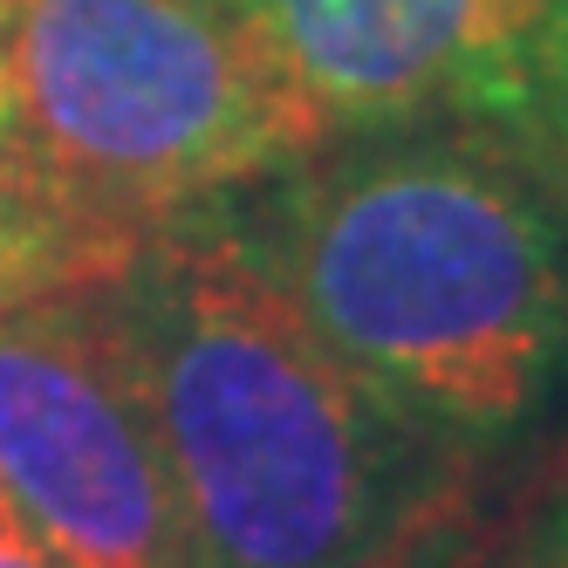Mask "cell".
Segmentation results:
<instances>
[{
  "label": "cell",
  "mask_w": 568,
  "mask_h": 568,
  "mask_svg": "<svg viewBox=\"0 0 568 568\" xmlns=\"http://www.w3.org/2000/svg\"><path fill=\"white\" fill-rule=\"evenodd\" d=\"M0 131L103 267L329 144L247 0H14Z\"/></svg>",
  "instance_id": "cell-3"
},
{
  "label": "cell",
  "mask_w": 568,
  "mask_h": 568,
  "mask_svg": "<svg viewBox=\"0 0 568 568\" xmlns=\"http://www.w3.org/2000/svg\"><path fill=\"white\" fill-rule=\"evenodd\" d=\"M548 116H555V131L568 138V55H561V75H555V97H548Z\"/></svg>",
  "instance_id": "cell-9"
},
{
  "label": "cell",
  "mask_w": 568,
  "mask_h": 568,
  "mask_svg": "<svg viewBox=\"0 0 568 568\" xmlns=\"http://www.w3.org/2000/svg\"><path fill=\"white\" fill-rule=\"evenodd\" d=\"M8 14H14V0H0V21H8Z\"/></svg>",
  "instance_id": "cell-10"
},
{
  "label": "cell",
  "mask_w": 568,
  "mask_h": 568,
  "mask_svg": "<svg viewBox=\"0 0 568 568\" xmlns=\"http://www.w3.org/2000/svg\"><path fill=\"white\" fill-rule=\"evenodd\" d=\"M322 138L548 116L568 0H247Z\"/></svg>",
  "instance_id": "cell-5"
},
{
  "label": "cell",
  "mask_w": 568,
  "mask_h": 568,
  "mask_svg": "<svg viewBox=\"0 0 568 568\" xmlns=\"http://www.w3.org/2000/svg\"><path fill=\"white\" fill-rule=\"evenodd\" d=\"M0 568H62V561H55V555H49V548L34 541L21 520H14V507H8V500H0Z\"/></svg>",
  "instance_id": "cell-7"
},
{
  "label": "cell",
  "mask_w": 568,
  "mask_h": 568,
  "mask_svg": "<svg viewBox=\"0 0 568 568\" xmlns=\"http://www.w3.org/2000/svg\"><path fill=\"white\" fill-rule=\"evenodd\" d=\"M0 500L62 568H192L103 274L0 302Z\"/></svg>",
  "instance_id": "cell-4"
},
{
  "label": "cell",
  "mask_w": 568,
  "mask_h": 568,
  "mask_svg": "<svg viewBox=\"0 0 568 568\" xmlns=\"http://www.w3.org/2000/svg\"><path fill=\"white\" fill-rule=\"evenodd\" d=\"M520 568H568V514H561V520L548 527V535H541V548L527 555Z\"/></svg>",
  "instance_id": "cell-8"
},
{
  "label": "cell",
  "mask_w": 568,
  "mask_h": 568,
  "mask_svg": "<svg viewBox=\"0 0 568 568\" xmlns=\"http://www.w3.org/2000/svg\"><path fill=\"white\" fill-rule=\"evenodd\" d=\"M179 486L192 568H418L466 445L322 343L206 206L103 274Z\"/></svg>",
  "instance_id": "cell-1"
},
{
  "label": "cell",
  "mask_w": 568,
  "mask_h": 568,
  "mask_svg": "<svg viewBox=\"0 0 568 568\" xmlns=\"http://www.w3.org/2000/svg\"><path fill=\"white\" fill-rule=\"evenodd\" d=\"M349 371L445 438L507 432L568 343V247L500 124L349 131L233 220Z\"/></svg>",
  "instance_id": "cell-2"
},
{
  "label": "cell",
  "mask_w": 568,
  "mask_h": 568,
  "mask_svg": "<svg viewBox=\"0 0 568 568\" xmlns=\"http://www.w3.org/2000/svg\"><path fill=\"white\" fill-rule=\"evenodd\" d=\"M97 274H110V267L42 199V185L28 179V165L14 158L8 131H0V302L55 288V281H97Z\"/></svg>",
  "instance_id": "cell-6"
}]
</instances>
